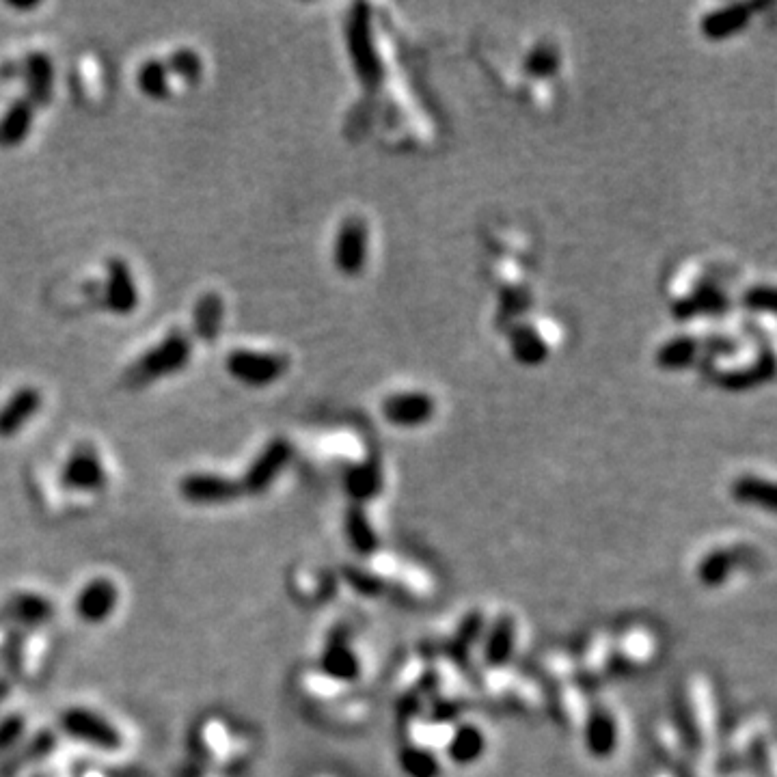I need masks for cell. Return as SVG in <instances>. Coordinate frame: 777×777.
Masks as SVG:
<instances>
[{
  "label": "cell",
  "mask_w": 777,
  "mask_h": 777,
  "mask_svg": "<svg viewBox=\"0 0 777 777\" xmlns=\"http://www.w3.org/2000/svg\"><path fill=\"white\" fill-rule=\"evenodd\" d=\"M61 484L72 490H100L106 484V471L98 454L89 447H80L67 458L61 471Z\"/></svg>",
  "instance_id": "ba28073f"
},
{
  "label": "cell",
  "mask_w": 777,
  "mask_h": 777,
  "mask_svg": "<svg viewBox=\"0 0 777 777\" xmlns=\"http://www.w3.org/2000/svg\"><path fill=\"white\" fill-rule=\"evenodd\" d=\"M383 411L389 424L413 428V426L426 424V421L432 417L434 402L426 393H415V391L398 393V395H391V398L385 402Z\"/></svg>",
  "instance_id": "8fae6325"
},
{
  "label": "cell",
  "mask_w": 777,
  "mask_h": 777,
  "mask_svg": "<svg viewBox=\"0 0 777 777\" xmlns=\"http://www.w3.org/2000/svg\"><path fill=\"white\" fill-rule=\"evenodd\" d=\"M557 57L551 50H536L527 61V72L534 76H547L555 72Z\"/></svg>",
  "instance_id": "d4e9b609"
},
{
  "label": "cell",
  "mask_w": 777,
  "mask_h": 777,
  "mask_svg": "<svg viewBox=\"0 0 777 777\" xmlns=\"http://www.w3.org/2000/svg\"><path fill=\"white\" fill-rule=\"evenodd\" d=\"M223 301L216 294H206L201 301L195 305L193 313V324H195V333L203 342H212V339L221 331L223 324Z\"/></svg>",
  "instance_id": "e0dca14e"
},
{
  "label": "cell",
  "mask_w": 777,
  "mask_h": 777,
  "mask_svg": "<svg viewBox=\"0 0 777 777\" xmlns=\"http://www.w3.org/2000/svg\"><path fill=\"white\" fill-rule=\"evenodd\" d=\"M7 693H9V685L5 683V680H0V704H3V702H5V698H7Z\"/></svg>",
  "instance_id": "f1b7e54d"
},
{
  "label": "cell",
  "mask_w": 777,
  "mask_h": 777,
  "mask_svg": "<svg viewBox=\"0 0 777 777\" xmlns=\"http://www.w3.org/2000/svg\"><path fill=\"white\" fill-rule=\"evenodd\" d=\"M752 18V11L745 5H730L719 11L708 13L702 20V33L708 39H728L734 33L743 31Z\"/></svg>",
  "instance_id": "9a60e30c"
},
{
  "label": "cell",
  "mask_w": 777,
  "mask_h": 777,
  "mask_svg": "<svg viewBox=\"0 0 777 777\" xmlns=\"http://www.w3.org/2000/svg\"><path fill=\"white\" fill-rule=\"evenodd\" d=\"M11 9H18V11H31L35 9L39 3H7Z\"/></svg>",
  "instance_id": "83f0119b"
},
{
  "label": "cell",
  "mask_w": 777,
  "mask_h": 777,
  "mask_svg": "<svg viewBox=\"0 0 777 777\" xmlns=\"http://www.w3.org/2000/svg\"><path fill=\"white\" fill-rule=\"evenodd\" d=\"M180 493L190 503H201V506H221L242 495L240 482L229 480L223 475L214 473H193L186 475L180 484Z\"/></svg>",
  "instance_id": "5b68a950"
},
{
  "label": "cell",
  "mask_w": 777,
  "mask_h": 777,
  "mask_svg": "<svg viewBox=\"0 0 777 777\" xmlns=\"http://www.w3.org/2000/svg\"><path fill=\"white\" fill-rule=\"evenodd\" d=\"M54 745H57V739H54L52 732L44 730V732L35 734L31 741H26L7 760L0 762V777H13L22 769L33 765V762L46 758L54 749Z\"/></svg>",
  "instance_id": "5bb4252c"
},
{
  "label": "cell",
  "mask_w": 777,
  "mask_h": 777,
  "mask_svg": "<svg viewBox=\"0 0 777 777\" xmlns=\"http://www.w3.org/2000/svg\"><path fill=\"white\" fill-rule=\"evenodd\" d=\"M169 74L180 76L186 83H197L203 74V61L195 50H175L169 54V59L165 61Z\"/></svg>",
  "instance_id": "44dd1931"
},
{
  "label": "cell",
  "mask_w": 777,
  "mask_h": 777,
  "mask_svg": "<svg viewBox=\"0 0 777 777\" xmlns=\"http://www.w3.org/2000/svg\"><path fill=\"white\" fill-rule=\"evenodd\" d=\"M61 728L70 736H74V739L85 741L93 747L108 749V752L121 747L119 732L108 724L106 719L91 711H85V708H70V711L63 713Z\"/></svg>",
  "instance_id": "277c9868"
},
{
  "label": "cell",
  "mask_w": 777,
  "mask_h": 777,
  "mask_svg": "<svg viewBox=\"0 0 777 777\" xmlns=\"http://www.w3.org/2000/svg\"><path fill=\"white\" fill-rule=\"evenodd\" d=\"M136 83H139V89L152 100H165L171 93L169 85V70L165 61H147L141 65L139 74H136Z\"/></svg>",
  "instance_id": "d6986e66"
},
{
  "label": "cell",
  "mask_w": 777,
  "mask_h": 777,
  "mask_svg": "<svg viewBox=\"0 0 777 777\" xmlns=\"http://www.w3.org/2000/svg\"><path fill=\"white\" fill-rule=\"evenodd\" d=\"M229 374L251 387H268L288 372V359L281 354L236 350L227 357Z\"/></svg>",
  "instance_id": "3957f363"
},
{
  "label": "cell",
  "mask_w": 777,
  "mask_h": 777,
  "mask_svg": "<svg viewBox=\"0 0 777 777\" xmlns=\"http://www.w3.org/2000/svg\"><path fill=\"white\" fill-rule=\"evenodd\" d=\"M42 408V393L33 387H22L0 408V439L16 436L26 421Z\"/></svg>",
  "instance_id": "4fadbf2b"
},
{
  "label": "cell",
  "mask_w": 777,
  "mask_h": 777,
  "mask_svg": "<svg viewBox=\"0 0 777 777\" xmlns=\"http://www.w3.org/2000/svg\"><path fill=\"white\" fill-rule=\"evenodd\" d=\"M367 259V229L361 221L342 225L335 240V266L344 275H357Z\"/></svg>",
  "instance_id": "30bf717a"
},
{
  "label": "cell",
  "mask_w": 777,
  "mask_h": 777,
  "mask_svg": "<svg viewBox=\"0 0 777 777\" xmlns=\"http://www.w3.org/2000/svg\"><path fill=\"white\" fill-rule=\"evenodd\" d=\"M119 601V594L115 583L108 579H95L87 583L83 592L76 598V611L85 622L98 624L104 622L115 611Z\"/></svg>",
  "instance_id": "7c38bea8"
},
{
  "label": "cell",
  "mask_w": 777,
  "mask_h": 777,
  "mask_svg": "<svg viewBox=\"0 0 777 777\" xmlns=\"http://www.w3.org/2000/svg\"><path fill=\"white\" fill-rule=\"evenodd\" d=\"M747 307H752L754 311H773L775 307V296L771 288H754L745 298Z\"/></svg>",
  "instance_id": "4316f807"
},
{
  "label": "cell",
  "mask_w": 777,
  "mask_h": 777,
  "mask_svg": "<svg viewBox=\"0 0 777 777\" xmlns=\"http://www.w3.org/2000/svg\"><path fill=\"white\" fill-rule=\"evenodd\" d=\"M698 342L691 337H676V339H670L667 342L659 354H657V361L659 365L663 367V370H685V367H689L695 359V354H698Z\"/></svg>",
  "instance_id": "ffe728a7"
},
{
  "label": "cell",
  "mask_w": 777,
  "mask_h": 777,
  "mask_svg": "<svg viewBox=\"0 0 777 777\" xmlns=\"http://www.w3.org/2000/svg\"><path fill=\"white\" fill-rule=\"evenodd\" d=\"M35 106L29 100H16L0 119V147H16L31 132Z\"/></svg>",
  "instance_id": "2e32d148"
},
{
  "label": "cell",
  "mask_w": 777,
  "mask_h": 777,
  "mask_svg": "<svg viewBox=\"0 0 777 777\" xmlns=\"http://www.w3.org/2000/svg\"><path fill=\"white\" fill-rule=\"evenodd\" d=\"M190 357H193V346H190L188 337L180 331H173L158 346L145 352L139 361L128 367L124 383L132 389L145 387L162 376H171L184 370Z\"/></svg>",
  "instance_id": "6da1fadb"
},
{
  "label": "cell",
  "mask_w": 777,
  "mask_h": 777,
  "mask_svg": "<svg viewBox=\"0 0 777 777\" xmlns=\"http://www.w3.org/2000/svg\"><path fill=\"white\" fill-rule=\"evenodd\" d=\"M736 495L741 499H760V503H769L773 499V488L767 482L754 480V477H747V480H741L736 484Z\"/></svg>",
  "instance_id": "cb8c5ba5"
},
{
  "label": "cell",
  "mask_w": 777,
  "mask_h": 777,
  "mask_svg": "<svg viewBox=\"0 0 777 777\" xmlns=\"http://www.w3.org/2000/svg\"><path fill=\"white\" fill-rule=\"evenodd\" d=\"M324 667L326 672L333 674V676H352V661H350V654L344 652V650H331L326 652V659H324Z\"/></svg>",
  "instance_id": "484cf974"
},
{
  "label": "cell",
  "mask_w": 777,
  "mask_h": 777,
  "mask_svg": "<svg viewBox=\"0 0 777 777\" xmlns=\"http://www.w3.org/2000/svg\"><path fill=\"white\" fill-rule=\"evenodd\" d=\"M16 74H20L26 83V93L33 106H46L52 100L54 87V63L44 52H29L18 65Z\"/></svg>",
  "instance_id": "9c48e42d"
},
{
  "label": "cell",
  "mask_w": 777,
  "mask_h": 777,
  "mask_svg": "<svg viewBox=\"0 0 777 777\" xmlns=\"http://www.w3.org/2000/svg\"><path fill=\"white\" fill-rule=\"evenodd\" d=\"M292 458V445L285 439L272 441L262 454L255 458L249 467L247 475L242 477L240 488L242 493H264V490L275 482V477L285 469Z\"/></svg>",
  "instance_id": "52a82bcc"
},
{
  "label": "cell",
  "mask_w": 777,
  "mask_h": 777,
  "mask_svg": "<svg viewBox=\"0 0 777 777\" xmlns=\"http://www.w3.org/2000/svg\"><path fill=\"white\" fill-rule=\"evenodd\" d=\"M514 354H516V359L525 361L527 365H536L538 361L544 359L547 348H544L538 333L521 331V333L514 335Z\"/></svg>",
  "instance_id": "7402d4cb"
},
{
  "label": "cell",
  "mask_w": 777,
  "mask_h": 777,
  "mask_svg": "<svg viewBox=\"0 0 777 777\" xmlns=\"http://www.w3.org/2000/svg\"><path fill=\"white\" fill-rule=\"evenodd\" d=\"M348 48H350L354 72H357L361 83L367 89H376L380 85V80H383V63H380V57L374 46L372 18H370V7L367 5H354L350 13Z\"/></svg>",
  "instance_id": "7a4b0ae2"
},
{
  "label": "cell",
  "mask_w": 777,
  "mask_h": 777,
  "mask_svg": "<svg viewBox=\"0 0 777 777\" xmlns=\"http://www.w3.org/2000/svg\"><path fill=\"white\" fill-rule=\"evenodd\" d=\"M26 721L22 715H9L0 721V756L16 745L24 734Z\"/></svg>",
  "instance_id": "603a6c76"
},
{
  "label": "cell",
  "mask_w": 777,
  "mask_h": 777,
  "mask_svg": "<svg viewBox=\"0 0 777 777\" xmlns=\"http://www.w3.org/2000/svg\"><path fill=\"white\" fill-rule=\"evenodd\" d=\"M102 303L117 316H130L139 307V292L124 259H108L106 283L102 285Z\"/></svg>",
  "instance_id": "8992f818"
},
{
  "label": "cell",
  "mask_w": 777,
  "mask_h": 777,
  "mask_svg": "<svg viewBox=\"0 0 777 777\" xmlns=\"http://www.w3.org/2000/svg\"><path fill=\"white\" fill-rule=\"evenodd\" d=\"M7 611L22 624H44L54 613L52 605L44 596L29 592L13 596L7 605Z\"/></svg>",
  "instance_id": "ac0fdd59"
}]
</instances>
